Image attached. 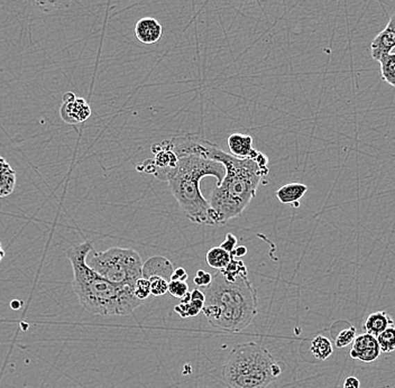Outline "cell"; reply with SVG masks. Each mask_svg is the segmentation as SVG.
I'll return each instance as SVG.
<instances>
[{
  "mask_svg": "<svg viewBox=\"0 0 395 388\" xmlns=\"http://www.w3.org/2000/svg\"><path fill=\"white\" fill-rule=\"evenodd\" d=\"M191 153L216 160L225 165V178L211 191L209 201L215 211L216 225H224L240 216L256 196L262 178L269 174V169L260 167L254 160L235 158L196 135L192 138Z\"/></svg>",
  "mask_w": 395,
  "mask_h": 388,
  "instance_id": "obj_1",
  "label": "cell"
},
{
  "mask_svg": "<svg viewBox=\"0 0 395 388\" xmlns=\"http://www.w3.org/2000/svg\"><path fill=\"white\" fill-rule=\"evenodd\" d=\"M92 249V242H81L67 251L74 269L72 287L83 309L92 314L128 315L141 307L144 301L136 298L134 289L115 285L91 269L87 257Z\"/></svg>",
  "mask_w": 395,
  "mask_h": 388,
  "instance_id": "obj_2",
  "label": "cell"
},
{
  "mask_svg": "<svg viewBox=\"0 0 395 388\" xmlns=\"http://www.w3.org/2000/svg\"><path fill=\"white\" fill-rule=\"evenodd\" d=\"M203 293L205 302L202 312L216 329L239 332L249 327L258 314V291L251 283L249 274L230 280L219 271Z\"/></svg>",
  "mask_w": 395,
  "mask_h": 388,
  "instance_id": "obj_3",
  "label": "cell"
},
{
  "mask_svg": "<svg viewBox=\"0 0 395 388\" xmlns=\"http://www.w3.org/2000/svg\"><path fill=\"white\" fill-rule=\"evenodd\" d=\"M225 176L226 167L221 162L190 154L179 158L178 165L167 182L170 184L173 196L191 221L215 226V211L202 194L200 182L205 176H215L217 185H219Z\"/></svg>",
  "mask_w": 395,
  "mask_h": 388,
  "instance_id": "obj_4",
  "label": "cell"
},
{
  "mask_svg": "<svg viewBox=\"0 0 395 388\" xmlns=\"http://www.w3.org/2000/svg\"><path fill=\"white\" fill-rule=\"evenodd\" d=\"M280 362L256 342L236 344L224 366V384L228 388H267L281 376Z\"/></svg>",
  "mask_w": 395,
  "mask_h": 388,
  "instance_id": "obj_5",
  "label": "cell"
},
{
  "mask_svg": "<svg viewBox=\"0 0 395 388\" xmlns=\"http://www.w3.org/2000/svg\"><path fill=\"white\" fill-rule=\"evenodd\" d=\"M87 263L115 285L134 289L136 282L143 278L144 264L135 249L112 247L94 253Z\"/></svg>",
  "mask_w": 395,
  "mask_h": 388,
  "instance_id": "obj_6",
  "label": "cell"
},
{
  "mask_svg": "<svg viewBox=\"0 0 395 388\" xmlns=\"http://www.w3.org/2000/svg\"><path fill=\"white\" fill-rule=\"evenodd\" d=\"M60 116L69 125L85 123L91 116L90 106L83 98H76L72 92H67L63 96Z\"/></svg>",
  "mask_w": 395,
  "mask_h": 388,
  "instance_id": "obj_7",
  "label": "cell"
},
{
  "mask_svg": "<svg viewBox=\"0 0 395 388\" xmlns=\"http://www.w3.org/2000/svg\"><path fill=\"white\" fill-rule=\"evenodd\" d=\"M380 347L376 337L365 332L360 336H356L354 341L351 344L349 356L351 358L360 360L363 362H373L378 360L380 357Z\"/></svg>",
  "mask_w": 395,
  "mask_h": 388,
  "instance_id": "obj_8",
  "label": "cell"
},
{
  "mask_svg": "<svg viewBox=\"0 0 395 388\" xmlns=\"http://www.w3.org/2000/svg\"><path fill=\"white\" fill-rule=\"evenodd\" d=\"M395 49V15L387 23V27L378 33L371 44V53L375 61L380 63Z\"/></svg>",
  "mask_w": 395,
  "mask_h": 388,
  "instance_id": "obj_9",
  "label": "cell"
},
{
  "mask_svg": "<svg viewBox=\"0 0 395 388\" xmlns=\"http://www.w3.org/2000/svg\"><path fill=\"white\" fill-rule=\"evenodd\" d=\"M163 28L156 18H141L135 25V35L142 44H156L161 40Z\"/></svg>",
  "mask_w": 395,
  "mask_h": 388,
  "instance_id": "obj_10",
  "label": "cell"
},
{
  "mask_svg": "<svg viewBox=\"0 0 395 388\" xmlns=\"http://www.w3.org/2000/svg\"><path fill=\"white\" fill-rule=\"evenodd\" d=\"M205 302V293L199 289H194L192 292L187 293L185 298H181V302L174 307V311L183 319L196 317L202 312Z\"/></svg>",
  "mask_w": 395,
  "mask_h": 388,
  "instance_id": "obj_11",
  "label": "cell"
},
{
  "mask_svg": "<svg viewBox=\"0 0 395 388\" xmlns=\"http://www.w3.org/2000/svg\"><path fill=\"white\" fill-rule=\"evenodd\" d=\"M227 143L231 155H234L235 158L255 160L260 153L253 147V138L249 135L235 133L229 136Z\"/></svg>",
  "mask_w": 395,
  "mask_h": 388,
  "instance_id": "obj_12",
  "label": "cell"
},
{
  "mask_svg": "<svg viewBox=\"0 0 395 388\" xmlns=\"http://www.w3.org/2000/svg\"><path fill=\"white\" fill-rule=\"evenodd\" d=\"M173 271H174L173 264L165 257H151L143 265V278L146 280L153 276H158L165 278L167 282H171Z\"/></svg>",
  "mask_w": 395,
  "mask_h": 388,
  "instance_id": "obj_13",
  "label": "cell"
},
{
  "mask_svg": "<svg viewBox=\"0 0 395 388\" xmlns=\"http://www.w3.org/2000/svg\"><path fill=\"white\" fill-rule=\"evenodd\" d=\"M308 187L302 183L285 184L276 191V198L281 203L292 207H299V201L301 200L307 193Z\"/></svg>",
  "mask_w": 395,
  "mask_h": 388,
  "instance_id": "obj_14",
  "label": "cell"
},
{
  "mask_svg": "<svg viewBox=\"0 0 395 388\" xmlns=\"http://www.w3.org/2000/svg\"><path fill=\"white\" fill-rule=\"evenodd\" d=\"M394 321L391 318L389 313L384 311H378V312L372 313L366 318L365 323H364V329L366 332L372 335V336H380V333L385 331L387 328L393 327Z\"/></svg>",
  "mask_w": 395,
  "mask_h": 388,
  "instance_id": "obj_15",
  "label": "cell"
},
{
  "mask_svg": "<svg viewBox=\"0 0 395 388\" xmlns=\"http://www.w3.org/2000/svg\"><path fill=\"white\" fill-rule=\"evenodd\" d=\"M233 258H234V255L221 248L220 246L212 247L205 256V260H207L208 265L212 269H218V271L225 269L226 266H228Z\"/></svg>",
  "mask_w": 395,
  "mask_h": 388,
  "instance_id": "obj_16",
  "label": "cell"
},
{
  "mask_svg": "<svg viewBox=\"0 0 395 388\" xmlns=\"http://www.w3.org/2000/svg\"><path fill=\"white\" fill-rule=\"evenodd\" d=\"M310 353L318 360H326L334 353V348L328 338L317 336L311 342Z\"/></svg>",
  "mask_w": 395,
  "mask_h": 388,
  "instance_id": "obj_17",
  "label": "cell"
},
{
  "mask_svg": "<svg viewBox=\"0 0 395 388\" xmlns=\"http://www.w3.org/2000/svg\"><path fill=\"white\" fill-rule=\"evenodd\" d=\"M31 6L42 12H52L63 10L71 6L74 0H27Z\"/></svg>",
  "mask_w": 395,
  "mask_h": 388,
  "instance_id": "obj_18",
  "label": "cell"
},
{
  "mask_svg": "<svg viewBox=\"0 0 395 388\" xmlns=\"http://www.w3.org/2000/svg\"><path fill=\"white\" fill-rule=\"evenodd\" d=\"M382 79L395 88V52L389 53L380 62Z\"/></svg>",
  "mask_w": 395,
  "mask_h": 388,
  "instance_id": "obj_19",
  "label": "cell"
},
{
  "mask_svg": "<svg viewBox=\"0 0 395 388\" xmlns=\"http://www.w3.org/2000/svg\"><path fill=\"white\" fill-rule=\"evenodd\" d=\"M16 187V172L10 169L0 173V198L12 194Z\"/></svg>",
  "mask_w": 395,
  "mask_h": 388,
  "instance_id": "obj_20",
  "label": "cell"
},
{
  "mask_svg": "<svg viewBox=\"0 0 395 388\" xmlns=\"http://www.w3.org/2000/svg\"><path fill=\"white\" fill-rule=\"evenodd\" d=\"M376 338H378L382 353H389L395 351V326L387 328Z\"/></svg>",
  "mask_w": 395,
  "mask_h": 388,
  "instance_id": "obj_21",
  "label": "cell"
},
{
  "mask_svg": "<svg viewBox=\"0 0 395 388\" xmlns=\"http://www.w3.org/2000/svg\"><path fill=\"white\" fill-rule=\"evenodd\" d=\"M220 271L225 275L226 278L230 280H235L242 274H247V269L243 260H235L233 258L228 266H226L225 269H220Z\"/></svg>",
  "mask_w": 395,
  "mask_h": 388,
  "instance_id": "obj_22",
  "label": "cell"
},
{
  "mask_svg": "<svg viewBox=\"0 0 395 388\" xmlns=\"http://www.w3.org/2000/svg\"><path fill=\"white\" fill-rule=\"evenodd\" d=\"M149 284H151V292L154 296H161V295L167 294L169 291V283L165 278H158V276H153L149 278Z\"/></svg>",
  "mask_w": 395,
  "mask_h": 388,
  "instance_id": "obj_23",
  "label": "cell"
},
{
  "mask_svg": "<svg viewBox=\"0 0 395 388\" xmlns=\"http://www.w3.org/2000/svg\"><path fill=\"white\" fill-rule=\"evenodd\" d=\"M355 338H356V329L355 327L348 328V329L343 330L340 331L339 335L337 336L336 340H335V344H336L337 348L347 347L349 344H353Z\"/></svg>",
  "mask_w": 395,
  "mask_h": 388,
  "instance_id": "obj_24",
  "label": "cell"
},
{
  "mask_svg": "<svg viewBox=\"0 0 395 388\" xmlns=\"http://www.w3.org/2000/svg\"><path fill=\"white\" fill-rule=\"evenodd\" d=\"M167 292L176 298H185V295L189 293V285L187 282H182V280H171Z\"/></svg>",
  "mask_w": 395,
  "mask_h": 388,
  "instance_id": "obj_25",
  "label": "cell"
},
{
  "mask_svg": "<svg viewBox=\"0 0 395 388\" xmlns=\"http://www.w3.org/2000/svg\"><path fill=\"white\" fill-rule=\"evenodd\" d=\"M134 294L136 295V298H140V300H146L149 295L152 294L149 280L144 278H140V280L136 282V284H135Z\"/></svg>",
  "mask_w": 395,
  "mask_h": 388,
  "instance_id": "obj_26",
  "label": "cell"
},
{
  "mask_svg": "<svg viewBox=\"0 0 395 388\" xmlns=\"http://www.w3.org/2000/svg\"><path fill=\"white\" fill-rule=\"evenodd\" d=\"M212 280V275L208 271H196V275L194 276V282L196 286H208Z\"/></svg>",
  "mask_w": 395,
  "mask_h": 388,
  "instance_id": "obj_27",
  "label": "cell"
},
{
  "mask_svg": "<svg viewBox=\"0 0 395 388\" xmlns=\"http://www.w3.org/2000/svg\"><path fill=\"white\" fill-rule=\"evenodd\" d=\"M237 237L233 234H228L226 236V239L221 242L220 247L225 249V251H229V253H233L234 249L236 248V246H237Z\"/></svg>",
  "mask_w": 395,
  "mask_h": 388,
  "instance_id": "obj_28",
  "label": "cell"
},
{
  "mask_svg": "<svg viewBox=\"0 0 395 388\" xmlns=\"http://www.w3.org/2000/svg\"><path fill=\"white\" fill-rule=\"evenodd\" d=\"M187 274L185 269H176L173 271L172 278L171 280H182V282H187Z\"/></svg>",
  "mask_w": 395,
  "mask_h": 388,
  "instance_id": "obj_29",
  "label": "cell"
},
{
  "mask_svg": "<svg viewBox=\"0 0 395 388\" xmlns=\"http://www.w3.org/2000/svg\"><path fill=\"white\" fill-rule=\"evenodd\" d=\"M360 382L358 380L356 377H348L346 378L345 382H344V388H360Z\"/></svg>",
  "mask_w": 395,
  "mask_h": 388,
  "instance_id": "obj_30",
  "label": "cell"
},
{
  "mask_svg": "<svg viewBox=\"0 0 395 388\" xmlns=\"http://www.w3.org/2000/svg\"><path fill=\"white\" fill-rule=\"evenodd\" d=\"M231 254L234 255V257H244L247 254V248L245 246H239L236 247Z\"/></svg>",
  "mask_w": 395,
  "mask_h": 388,
  "instance_id": "obj_31",
  "label": "cell"
},
{
  "mask_svg": "<svg viewBox=\"0 0 395 388\" xmlns=\"http://www.w3.org/2000/svg\"><path fill=\"white\" fill-rule=\"evenodd\" d=\"M12 169V167L5 161V158L0 156V173L5 172V171H8V169Z\"/></svg>",
  "mask_w": 395,
  "mask_h": 388,
  "instance_id": "obj_32",
  "label": "cell"
},
{
  "mask_svg": "<svg viewBox=\"0 0 395 388\" xmlns=\"http://www.w3.org/2000/svg\"><path fill=\"white\" fill-rule=\"evenodd\" d=\"M3 257H5V251H3L1 242H0V263H1V260H3Z\"/></svg>",
  "mask_w": 395,
  "mask_h": 388,
  "instance_id": "obj_33",
  "label": "cell"
}]
</instances>
